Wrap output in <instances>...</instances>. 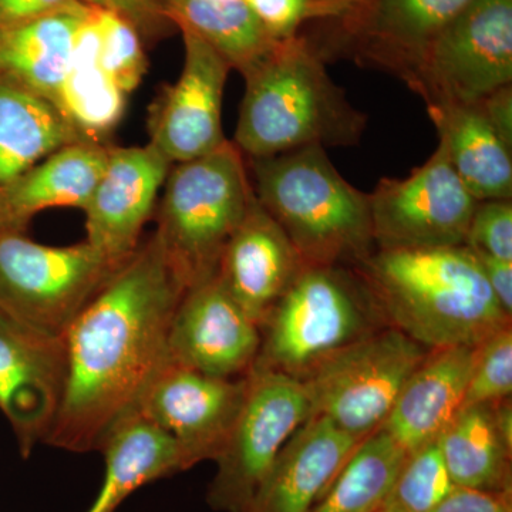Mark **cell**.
<instances>
[{
    "label": "cell",
    "mask_w": 512,
    "mask_h": 512,
    "mask_svg": "<svg viewBox=\"0 0 512 512\" xmlns=\"http://www.w3.org/2000/svg\"><path fill=\"white\" fill-rule=\"evenodd\" d=\"M184 293L151 235L64 333L66 387L45 444L72 453L100 451L111 431L137 414L148 387L171 362L168 335Z\"/></svg>",
    "instance_id": "6da1fadb"
},
{
    "label": "cell",
    "mask_w": 512,
    "mask_h": 512,
    "mask_svg": "<svg viewBox=\"0 0 512 512\" xmlns=\"http://www.w3.org/2000/svg\"><path fill=\"white\" fill-rule=\"evenodd\" d=\"M352 271L384 325L423 348L478 346L511 325L476 255L464 245L375 251Z\"/></svg>",
    "instance_id": "7a4b0ae2"
},
{
    "label": "cell",
    "mask_w": 512,
    "mask_h": 512,
    "mask_svg": "<svg viewBox=\"0 0 512 512\" xmlns=\"http://www.w3.org/2000/svg\"><path fill=\"white\" fill-rule=\"evenodd\" d=\"M242 76L245 93L234 144L244 157L353 147L362 140L366 114L333 82L323 56L305 37L278 40Z\"/></svg>",
    "instance_id": "3957f363"
},
{
    "label": "cell",
    "mask_w": 512,
    "mask_h": 512,
    "mask_svg": "<svg viewBox=\"0 0 512 512\" xmlns=\"http://www.w3.org/2000/svg\"><path fill=\"white\" fill-rule=\"evenodd\" d=\"M256 200L308 266L353 268L376 251L369 192L357 190L312 146L245 158Z\"/></svg>",
    "instance_id": "277c9868"
},
{
    "label": "cell",
    "mask_w": 512,
    "mask_h": 512,
    "mask_svg": "<svg viewBox=\"0 0 512 512\" xmlns=\"http://www.w3.org/2000/svg\"><path fill=\"white\" fill-rule=\"evenodd\" d=\"M164 185L154 234L187 291L217 275L222 251L255 194L244 154L231 141L178 163Z\"/></svg>",
    "instance_id": "5b68a950"
},
{
    "label": "cell",
    "mask_w": 512,
    "mask_h": 512,
    "mask_svg": "<svg viewBox=\"0 0 512 512\" xmlns=\"http://www.w3.org/2000/svg\"><path fill=\"white\" fill-rule=\"evenodd\" d=\"M379 319L352 269L306 265L262 323L252 369L303 380L339 350L382 328Z\"/></svg>",
    "instance_id": "8992f818"
},
{
    "label": "cell",
    "mask_w": 512,
    "mask_h": 512,
    "mask_svg": "<svg viewBox=\"0 0 512 512\" xmlns=\"http://www.w3.org/2000/svg\"><path fill=\"white\" fill-rule=\"evenodd\" d=\"M117 269L87 241L49 247L25 232H5L0 235V312L63 336Z\"/></svg>",
    "instance_id": "52a82bcc"
},
{
    "label": "cell",
    "mask_w": 512,
    "mask_h": 512,
    "mask_svg": "<svg viewBox=\"0 0 512 512\" xmlns=\"http://www.w3.org/2000/svg\"><path fill=\"white\" fill-rule=\"evenodd\" d=\"M427 352L392 326L356 340L301 380L311 417H325L349 436L365 440L383 426Z\"/></svg>",
    "instance_id": "ba28073f"
},
{
    "label": "cell",
    "mask_w": 512,
    "mask_h": 512,
    "mask_svg": "<svg viewBox=\"0 0 512 512\" xmlns=\"http://www.w3.org/2000/svg\"><path fill=\"white\" fill-rule=\"evenodd\" d=\"M311 402L301 380L251 369L244 403L229 431L207 504L217 512H248L279 451L306 420Z\"/></svg>",
    "instance_id": "9c48e42d"
},
{
    "label": "cell",
    "mask_w": 512,
    "mask_h": 512,
    "mask_svg": "<svg viewBox=\"0 0 512 512\" xmlns=\"http://www.w3.org/2000/svg\"><path fill=\"white\" fill-rule=\"evenodd\" d=\"M406 84L426 106L476 103L512 84V0H473L430 43Z\"/></svg>",
    "instance_id": "30bf717a"
},
{
    "label": "cell",
    "mask_w": 512,
    "mask_h": 512,
    "mask_svg": "<svg viewBox=\"0 0 512 512\" xmlns=\"http://www.w3.org/2000/svg\"><path fill=\"white\" fill-rule=\"evenodd\" d=\"M376 251L461 247L477 200L444 148L406 178H382L369 192Z\"/></svg>",
    "instance_id": "8fae6325"
},
{
    "label": "cell",
    "mask_w": 512,
    "mask_h": 512,
    "mask_svg": "<svg viewBox=\"0 0 512 512\" xmlns=\"http://www.w3.org/2000/svg\"><path fill=\"white\" fill-rule=\"evenodd\" d=\"M66 380L63 336L29 328L0 312V412L12 427L23 458L46 443Z\"/></svg>",
    "instance_id": "7c38bea8"
},
{
    "label": "cell",
    "mask_w": 512,
    "mask_h": 512,
    "mask_svg": "<svg viewBox=\"0 0 512 512\" xmlns=\"http://www.w3.org/2000/svg\"><path fill=\"white\" fill-rule=\"evenodd\" d=\"M248 389V375H205L170 362L141 399L137 414L175 440L190 470L221 453Z\"/></svg>",
    "instance_id": "4fadbf2b"
},
{
    "label": "cell",
    "mask_w": 512,
    "mask_h": 512,
    "mask_svg": "<svg viewBox=\"0 0 512 512\" xmlns=\"http://www.w3.org/2000/svg\"><path fill=\"white\" fill-rule=\"evenodd\" d=\"M180 30L183 72L161 90L150 111V143L173 164L207 156L228 141L222 130V99L231 67L201 37Z\"/></svg>",
    "instance_id": "5bb4252c"
},
{
    "label": "cell",
    "mask_w": 512,
    "mask_h": 512,
    "mask_svg": "<svg viewBox=\"0 0 512 512\" xmlns=\"http://www.w3.org/2000/svg\"><path fill=\"white\" fill-rule=\"evenodd\" d=\"M261 348V328L222 286L217 275L187 289L171 322L170 360L205 375L242 377Z\"/></svg>",
    "instance_id": "9a60e30c"
},
{
    "label": "cell",
    "mask_w": 512,
    "mask_h": 512,
    "mask_svg": "<svg viewBox=\"0 0 512 512\" xmlns=\"http://www.w3.org/2000/svg\"><path fill=\"white\" fill-rule=\"evenodd\" d=\"M171 168L173 163L151 143L109 148L106 168L83 211L86 241L116 268L140 247Z\"/></svg>",
    "instance_id": "2e32d148"
},
{
    "label": "cell",
    "mask_w": 512,
    "mask_h": 512,
    "mask_svg": "<svg viewBox=\"0 0 512 512\" xmlns=\"http://www.w3.org/2000/svg\"><path fill=\"white\" fill-rule=\"evenodd\" d=\"M305 266L285 232L255 197L222 251L217 278L261 328Z\"/></svg>",
    "instance_id": "e0dca14e"
},
{
    "label": "cell",
    "mask_w": 512,
    "mask_h": 512,
    "mask_svg": "<svg viewBox=\"0 0 512 512\" xmlns=\"http://www.w3.org/2000/svg\"><path fill=\"white\" fill-rule=\"evenodd\" d=\"M362 440L311 417L289 437L248 512H309Z\"/></svg>",
    "instance_id": "ac0fdd59"
},
{
    "label": "cell",
    "mask_w": 512,
    "mask_h": 512,
    "mask_svg": "<svg viewBox=\"0 0 512 512\" xmlns=\"http://www.w3.org/2000/svg\"><path fill=\"white\" fill-rule=\"evenodd\" d=\"M477 346L430 349L380 429L407 451L439 439L463 404Z\"/></svg>",
    "instance_id": "d6986e66"
},
{
    "label": "cell",
    "mask_w": 512,
    "mask_h": 512,
    "mask_svg": "<svg viewBox=\"0 0 512 512\" xmlns=\"http://www.w3.org/2000/svg\"><path fill=\"white\" fill-rule=\"evenodd\" d=\"M473 0H362L353 19L360 55L404 83L430 43Z\"/></svg>",
    "instance_id": "ffe728a7"
},
{
    "label": "cell",
    "mask_w": 512,
    "mask_h": 512,
    "mask_svg": "<svg viewBox=\"0 0 512 512\" xmlns=\"http://www.w3.org/2000/svg\"><path fill=\"white\" fill-rule=\"evenodd\" d=\"M90 12V6L77 2L45 18L0 26V80L60 107L74 39Z\"/></svg>",
    "instance_id": "44dd1931"
},
{
    "label": "cell",
    "mask_w": 512,
    "mask_h": 512,
    "mask_svg": "<svg viewBox=\"0 0 512 512\" xmlns=\"http://www.w3.org/2000/svg\"><path fill=\"white\" fill-rule=\"evenodd\" d=\"M427 113L470 194L477 201L511 200L512 148L498 136L480 104H431Z\"/></svg>",
    "instance_id": "7402d4cb"
},
{
    "label": "cell",
    "mask_w": 512,
    "mask_h": 512,
    "mask_svg": "<svg viewBox=\"0 0 512 512\" xmlns=\"http://www.w3.org/2000/svg\"><path fill=\"white\" fill-rule=\"evenodd\" d=\"M109 147L82 140L67 144L0 190L18 232L39 212L70 207L84 210L99 184Z\"/></svg>",
    "instance_id": "603a6c76"
},
{
    "label": "cell",
    "mask_w": 512,
    "mask_h": 512,
    "mask_svg": "<svg viewBox=\"0 0 512 512\" xmlns=\"http://www.w3.org/2000/svg\"><path fill=\"white\" fill-rule=\"evenodd\" d=\"M103 483L86 512H116L144 485L187 470L173 437L140 414L119 424L101 447Z\"/></svg>",
    "instance_id": "cb8c5ba5"
},
{
    "label": "cell",
    "mask_w": 512,
    "mask_h": 512,
    "mask_svg": "<svg viewBox=\"0 0 512 512\" xmlns=\"http://www.w3.org/2000/svg\"><path fill=\"white\" fill-rule=\"evenodd\" d=\"M82 140L55 103L0 80V190L59 148Z\"/></svg>",
    "instance_id": "d4e9b609"
},
{
    "label": "cell",
    "mask_w": 512,
    "mask_h": 512,
    "mask_svg": "<svg viewBox=\"0 0 512 512\" xmlns=\"http://www.w3.org/2000/svg\"><path fill=\"white\" fill-rule=\"evenodd\" d=\"M439 446L457 487L512 494V450L498 433L491 403L458 410L441 431Z\"/></svg>",
    "instance_id": "484cf974"
},
{
    "label": "cell",
    "mask_w": 512,
    "mask_h": 512,
    "mask_svg": "<svg viewBox=\"0 0 512 512\" xmlns=\"http://www.w3.org/2000/svg\"><path fill=\"white\" fill-rule=\"evenodd\" d=\"M99 56V26L92 9L74 39L60 109L80 136L94 143L117 126L126 106V94L101 69Z\"/></svg>",
    "instance_id": "4316f807"
},
{
    "label": "cell",
    "mask_w": 512,
    "mask_h": 512,
    "mask_svg": "<svg viewBox=\"0 0 512 512\" xmlns=\"http://www.w3.org/2000/svg\"><path fill=\"white\" fill-rule=\"evenodd\" d=\"M164 5L171 23L201 37L241 74L278 42L245 0H164Z\"/></svg>",
    "instance_id": "83f0119b"
},
{
    "label": "cell",
    "mask_w": 512,
    "mask_h": 512,
    "mask_svg": "<svg viewBox=\"0 0 512 512\" xmlns=\"http://www.w3.org/2000/svg\"><path fill=\"white\" fill-rule=\"evenodd\" d=\"M407 454L386 431H375L360 441L328 490L309 512L382 510Z\"/></svg>",
    "instance_id": "f1b7e54d"
},
{
    "label": "cell",
    "mask_w": 512,
    "mask_h": 512,
    "mask_svg": "<svg viewBox=\"0 0 512 512\" xmlns=\"http://www.w3.org/2000/svg\"><path fill=\"white\" fill-rule=\"evenodd\" d=\"M454 487L437 439L407 454L383 510L431 512Z\"/></svg>",
    "instance_id": "f546056e"
},
{
    "label": "cell",
    "mask_w": 512,
    "mask_h": 512,
    "mask_svg": "<svg viewBox=\"0 0 512 512\" xmlns=\"http://www.w3.org/2000/svg\"><path fill=\"white\" fill-rule=\"evenodd\" d=\"M94 10L99 26L101 69L121 92L131 93L147 72V57L140 33L120 16L106 10Z\"/></svg>",
    "instance_id": "4dcf8cb0"
},
{
    "label": "cell",
    "mask_w": 512,
    "mask_h": 512,
    "mask_svg": "<svg viewBox=\"0 0 512 512\" xmlns=\"http://www.w3.org/2000/svg\"><path fill=\"white\" fill-rule=\"evenodd\" d=\"M512 393V329L498 330L477 346L461 409L508 399Z\"/></svg>",
    "instance_id": "1f68e13d"
},
{
    "label": "cell",
    "mask_w": 512,
    "mask_h": 512,
    "mask_svg": "<svg viewBox=\"0 0 512 512\" xmlns=\"http://www.w3.org/2000/svg\"><path fill=\"white\" fill-rule=\"evenodd\" d=\"M276 40L298 35L303 23L319 18H345L362 0H245Z\"/></svg>",
    "instance_id": "d6a6232c"
},
{
    "label": "cell",
    "mask_w": 512,
    "mask_h": 512,
    "mask_svg": "<svg viewBox=\"0 0 512 512\" xmlns=\"http://www.w3.org/2000/svg\"><path fill=\"white\" fill-rule=\"evenodd\" d=\"M464 247L477 255L512 262V201H478Z\"/></svg>",
    "instance_id": "836d02e7"
},
{
    "label": "cell",
    "mask_w": 512,
    "mask_h": 512,
    "mask_svg": "<svg viewBox=\"0 0 512 512\" xmlns=\"http://www.w3.org/2000/svg\"><path fill=\"white\" fill-rule=\"evenodd\" d=\"M90 8L106 10L127 20L140 36L157 37L168 28L171 20L165 12L164 0H80Z\"/></svg>",
    "instance_id": "e575fe53"
},
{
    "label": "cell",
    "mask_w": 512,
    "mask_h": 512,
    "mask_svg": "<svg viewBox=\"0 0 512 512\" xmlns=\"http://www.w3.org/2000/svg\"><path fill=\"white\" fill-rule=\"evenodd\" d=\"M431 512H512V494L456 485Z\"/></svg>",
    "instance_id": "d590c367"
},
{
    "label": "cell",
    "mask_w": 512,
    "mask_h": 512,
    "mask_svg": "<svg viewBox=\"0 0 512 512\" xmlns=\"http://www.w3.org/2000/svg\"><path fill=\"white\" fill-rule=\"evenodd\" d=\"M80 0H0V26L19 25L45 18Z\"/></svg>",
    "instance_id": "8d00e7d4"
},
{
    "label": "cell",
    "mask_w": 512,
    "mask_h": 512,
    "mask_svg": "<svg viewBox=\"0 0 512 512\" xmlns=\"http://www.w3.org/2000/svg\"><path fill=\"white\" fill-rule=\"evenodd\" d=\"M477 103L498 136L512 148V84L494 90Z\"/></svg>",
    "instance_id": "74e56055"
},
{
    "label": "cell",
    "mask_w": 512,
    "mask_h": 512,
    "mask_svg": "<svg viewBox=\"0 0 512 512\" xmlns=\"http://www.w3.org/2000/svg\"><path fill=\"white\" fill-rule=\"evenodd\" d=\"M474 254V252H473ZM476 255L478 264L483 269L485 279L500 302L501 308L508 316H512V262L491 256Z\"/></svg>",
    "instance_id": "f35d334b"
},
{
    "label": "cell",
    "mask_w": 512,
    "mask_h": 512,
    "mask_svg": "<svg viewBox=\"0 0 512 512\" xmlns=\"http://www.w3.org/2000/svg\"><path fill=\"white\" fill-rule=\"evenodd\" d=\"M493 406L495 426L505 446L512 450V406L511 397L491 403Z\"/></svg>",
    "instance_id": "ab89813d"
},
{
    "label": "cell",
    "mask_w": 512,
    "mask_h": 512,
    "mask_svg": "<svg viewBox=\"0 0 512 512\" xmlns=\"http://www.w3.org/2000/svg\"><path fill=\"white\" fill-rule=\"evenodd\" d=\"M5 232H18L13 228L12 222H10L8 210H6L5 202H3L2 192H0V235Z\"/></svg>",
    "instance_id": "60d3db41"
},
{
    "label": "cell",
    "mask_w": 512,
    "mask_h": 512,
    "mask_svg": "<svg viewBox=\"0 0 512 512\" xmlns=\"http://www.w3.org/2000/svg\"><path fill=\"white\" fill-rule=\"evenodd\" d=\"M377 512H390V511L383 510V508H382V510H379V511H377Z\"/></svg>",
    "instance_id": "b9f144b4"
}]
</instances>
